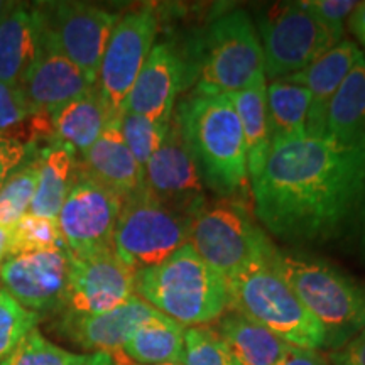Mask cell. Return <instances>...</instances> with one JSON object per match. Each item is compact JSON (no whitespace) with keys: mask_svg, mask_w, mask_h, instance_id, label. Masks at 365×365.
Returning <instances> with one entry per match:
<instances>
[{"mask_svg":"<svg viewBox=\"0 0 365 365\" xmlns=\"http://www.w3.org/2000/svg\"><path fill=\"white\" fill-rule=\"evenodd\" d=\"M349 27L355 39L365 48V2H359L349 17Z\"/></svg>","mask_w":365,"mask_h":365,"instance_id":"40","label":"cell"},{"mask_svg":"<svg viewBox=\"0 0 365 365\" xmlns=\"http://www.w3.org/2000/svg\"><path fill=\"white\" fill-rule=\"evenodd\" d=\"M168 124H159L148 117L124 112L120 115V132L124 143L140 166H145L156 153L168 132Z\"/></svg>","mask_w":365,"mask_h":365,"instance_id":"33","label":"cell"},{"mask_svg":"<svg viewBox=\"0 0 365 365\" xmlns=\"http://www.w3.org/2000/svg\"><path fill=\"white\" fill-rule=\"evenodd\" d=\"M182 365H240L210 327H191L185 333Z\"/></svg>","mask_w":365,"mask_h":365,"instance_id":"34","label":"cell"},{"mask_svg":"<svg viewBox=\"0 0 365 365\" xmlns=\"http://www.w3.org/2000/svg\"><path fill=\"white\" fill-rule=\"evenodd\" d=\"M120 196L80 171L58 215L68 252L85 255L113 247V232L120 215Z\"/></svg>","mask_w":365,"mask_h":365,"instance_id":"12","label":"cell"},{"mask_svg":"<svg viewBox=\"0 0 365 365\" xmlns=\"http://www.w3.org/2000/svg\"><path fill=\"white\" fill-rule=\"evenodd\" d=\"M9 257L38 250L66 247L59 232L58 220L33 215L27 212L19 222L9 228Z\"/></svg>","mask_w":365,"mask_h":365,"instance_id":"30","label":"cell"},{"mask_svg":"<svg viewBox=\"0 0 365 365\" xmlns=\"http://www.w3.org/2000/svg\"><path fill=\"white\" fill-rule=\"evenodd\" d=\"M239 117L247 148L249 175L254 173L266 158L271 139L267 125V83L266 76L254 81L247 88L228 95Z\"/></svg>","mask_w":365,"mask_h":365,"instance_id":"28","label":"cell"},{"mask_svg":"<svg viewBox=\"0 0 365 365\" xmlns=\"http://www.w3.org/2000/svg\"><path fill=\"white\" fill-rule=\"evenodd\" d=\"M362 58L365 56L359 46L352 41L344 39L308 68L284 78L291 83L304 86L312 95L307 118V135L325 137L328 105L341 81Z\"/></svg>","mask_w":365,"mask_h":365,"instance_id":"19","label":"cell"},{"mask_svg":"<svg viewBox=\"0 0 365 365\" xmlns=\"http://www.w3.org/2000/svg\"><path fill=\"white\" fill-rule=\"evenodd\" d=\"M43 53V31L34 4L12 2L0 21V83L19 86Z\"/></svg>","mask_w":365,"mask_h":365,"instance_id":"21","label":"cell"},{"mask_svg":"<svg viewBox=\"0 0 365 365\" xmlns=\"http://www.w3.org/2000/svg\"><path fill=\"white\" fill-rule=\"evenodd\" d=\"M12 2H7V0H0V21L4 19V16H6L9 9H11Z\"/></svg>","mask_w":365,"mask_h":365,"instance_id":"43","label":"cell"},{"mask_svg":"<svg viewBox=\"0 0 365 365\" xmlns=\"http://www.w3.org/2000/svg\"><path fill=\"white\" fill-rule=\"evenodd\" d=\"M158 309L134 294L120 307L97 314L63 313L58 330L73 344L93 352H122L143 323L159 317Z\"/></svg>","mask_w":365,"mask_h":365,"instance_id":"17","label":"cell"},{"mask_svg":"<svg viewBox=\"0 0 365 365\" xmlns=\"http://www.w3.org/2000/svg\"><path fill=\"white\" fill-rule=\"evenodd\" d=\"M78 176V159L71 148L49 144L38 154V182L29 213L56 220Z\"/></svg>","mask_w":365,"mask_h":365,"instance_id":"23","label":"cell"},{"mask_svg":"<svg viewBox=\"0 0 365 365\" xmlns=\"http://www.w3.org/2000/svg\"><path fill=\"white\" fill-rule=\"evenodd\" d=\"M134 294L135 271L118 257L113 247L71 255L70 284L63 313H105L124 304Z\"/></svg>","mask_w":365,"mask_h":365,"instance_id":"13","label":"cell"},{"mask_svg":"<svg viewBox=\"0 0 365 365\" xmlns=\"http://www.w3.org/2000/svg\"><path fill=\"white\" fill-rule=\"evenodd\" d=\"M193 218L168 207L148 188L122 202L113 250L134 271L158 266L188 242Z\"/></svg>","mask_w":365,"mask_h":365,"instance_id":"8","label":"cell"},{"mask_svg":"<svg viewBox=\"0 0 365 365\" xmlns=\"http://www.w3.org/2000/svg\"><path fill=\"white\" fill-rule=\"evenodd\" d=\"M158 31L159 17L150 7L125 14L113 27L95 83L110 120L120 118L125 100L153 49Z\"/></svg>","mask_w":365,"mask_h":365,"instance_id":"11","label":"cell"},{"mask_svg":"<svg viewBox=\"0 0 365 365\" xmlns=\"http://www.w3.org/2000/svg\"><path fill=\"white\" fill-rule=\"evenodd\" d=\"M117 365H134V362H132V360L124 354V357L120 359V362H118Z\"/></svg>","mask_w":365,"mask_h":365,"instance_id":"44","label":"cell"},{"mask_svg":"<svg viewBox=\"0 0 365 365\" xmlns=\"http://www.w3.org/2000/svg\"><path fill=\"white\" fill-rule=\"evenodd\" d=\"M38 182V158L19 168L0 186V227L11 228L29 212Z\"/></svg>","mask_w":365,"mask_h":365,"instance_id":"31","label":"cell"},{"mask_svg":"<svg viewBox=\"0 0 365 365\" xmlns=\"http://www.w3.org/2000/svg\"><path fill=\"white\" fill-rule=\"evenodd\" d=\"M31 115L34 113L27 107L21 90L0 83V132H11Z\"/></svg>","mask_w":365,"mask_h":365,"instance_id":"36","label":"cell"},{"mask_svg":"<svg viewBox=\"0 0 365 365\" xmlns=\"http://www.w3.org/2000/svg\"><path fill=\"white\" fill-rule=\"evenodd\" d=\"M134 365H137V364H134ZM164 365H182V364H164Z\"/></svg>","mask_w":365,"mask_h":365,"instance_id":"45","label":"cell"},{"mask_svg":"<svg viewBox=\"0 0 365 365\" xmlns=\"http://www.w3.org/2000/svg\"><path fill=\"white\" fill-rule=\"evenodd\" d=\"M277 365H330V362L318 350L287 345L286 352Z\"/></svg>","mask_w":365,"mask_h":365,"instance_id":"39","label":"cell"},{"mask_svg":"<svg viewBox=\"0 0 365 365\" xmlns=\"http://www.w3.org/2000/svg\"><path fill=\"white\" fill-rule=\"evenodd\" d=\"M255 217L287 242H325L360 210L365 193V143L327 137L271 144L249 175Z\"/></svg>","mask_w":365,"mask_h":365,"instance_id":"1","label":"cell"},{"mask_svg":"<svg viewBox=\"0 0 365 365\" xmlns=\"http://www.w3.org/2000/svg\"><path fill=\"white\" fill-rule=\"evenodd\" d=\"M49 118L53 127V144L68 145L80 156L97 143L110 120L95 86L49 113Z\"/></svg>","mask_w":365,"mask_h":365,"instance_id":"24","label":"cell"},{"mask_svg":"<svg viewBox=\"0 0 365 365\" xmlns=\"http://www.w3.org/2000/svg\"><path fill=\"white\" fill-rule=\"evenodd\" d=\"M144 186L168 207L191 218L207 203L205 185L173 113L164 140L144 166Z\"/></svg>","mask_w":365,"mask_h":365,"instance_id":"15","label":"cell"},{"mask_svg":"<svg viewBox=\"0 0 365 365\" xmlns=\"http://www.w3.org/2000/svg\"><path fill=\"white\" fill-rule=\"evenodd\" d=\"M331 365H365V328L328 357Z\"/></svg>","mask_w":365,"mask_h":365,"instance_id":"38","label":"cell"},{"mask_svg":"<svg viewBox=\"0 0 365 365\" xmlns=\"http://www.w3.org/2000/svg\"><path fill=\"white\" fill-rule=\"evenodd\" d=\"M70 272L68 249L54 247L6 259L0 281L22 307L41 317V313L65 309Z\"/></svg>","mask_w":365,"mask_h":365,"instance_id":"14","label":"cell"},{"mask_svg":"<svg viewBox=\"0 0 365 365\" xmlns=\"http://www.w3.org/2000/svg\"><path fill=\"white\" fill-rule=\"evenodd\" d=\"M185 80L186 63L180 51L166 41L154 44L125 100L122 113H137L159 124H168Z\"/></svg>","mask_w":365,"mask_h":365,"instance_id":"16","label":"cell"},{"mask_svg":"<svg viewBox=\"0 0 365 365\" xmlns=\"http://www.w3.org/2000/svg\"><path fill=\"white\" fill-rule=\"evenodd\" d=\"M266 76L257 29L247 12L230 11L208 27L196 95H230Z\"/></svg>","mask_w":365,"mask_h":365,"instance_id":"7","label":"cell"},{"mask_svg":"<svg viewBox=\"0 0 365 365\" xmlns=\"http://www.w3.org/2000/svg\"><path fill=\"white\" fill-rule=\"evenodd\" d=\"M359 250L360 255L365 259V193L359 210Z\"/></svg>","mask_w":365,"mask_h":365,"instance_id":"41","label":"cell"},{"mask_svg":"<svg viewBox=\"0 0 365 365\" xmlns=\"http://www.w3.org/2000/svg\"><path fill=\"white\" fill-rule=\"evenodd\" d=\"M312 95L304 86L287 80L267 85V125L271 144L307 135V118Z\"/></svg>","mask_w":365,"mask_h":365,"instance_id":"27","label":"cell"},{"mask_svg":"<svg viewBox=\"0 0 365 365\" xmlns=\"http://www.w3.org/2000/svg\"><path fill=\"white\" fill-rule=\"evenodd\" d=\"M173 113L203 185L222 198L232 200L247 188V148L228 95L195 93Z\"/></svg>","mask_w":365,"mask_h":365,"instance_id":"2","label":"cell"},{"mask_svg":"<svg viewBox=\"0 0 365 365\" xmlns=\"http://www.w3.org/2000/svg\"><path fill=\"white\" fill-rule=\"evenodd\" d=\"M29 148L14 132H0V186L24 164Z\"/></svg>","mask_w":365,"mask_h":365,"instance_id":"37","label":"cell"},{"mask_svg":"<svg viewBox=\"0 0 365 365\" xmlns=\"http://www.w3.org/2000/svg\"><path fill=\"white\" fill-rule=\"evenodd\" d=\"M272 266L325 331L323 349L336 350L365 328V284L322 259L276 250Z\"/></svg>","mask_w":365,"mask_h":365,"instance_id":"4","label":"cell"},{"mask_svg":"<svg viewBox=\"0 0 365 365\" xmlns=\"http://www.w3.org/2000/svg\"><path fill=\"white\" fill-rule=\"evenodd\" d=\"M135 294L180 325L207 327L230 309V287L186 242L158 266L135 272Z\"/></svg>","mask_w":365,"mask_h":365,"instance_id":"3","label":"cell"},{"mask_svg":"<svg viewBox=\"0 0 365 365\" xmlns=\"http://www.w3.org/2000/svg\"><path fill=\"white\" fill-rule=\"evenodd\" d=\"M122 352L75 354L49 341L39 330L29 331L0 365H117Z\"/></svg>","mask_w":365,"mask_h":365,"instance_id":"29","label":"cell"},{"mask_svg":"<svg viewBox=\"0 0 365 365\" xmlns=\"http://www.w3.org/2000/svg\"><path fill=\"white\" fill-rule=\"evenodd\" d=\"M9 228L6 227H0V267H2V264L6 262L7 259V254H9Z\"/></svg>","mask_w":365,"mask_h":365,"instance_id":"42","label":"cell"},{"mask_svg":"<svg viewBox=\"0 0 365 365\" xmlns=\"http://www.w3.org/2000/svg\"><path fill=\"white\" fill-rule=\"evenodd\" d=\"M70 59L44 51L29 68L17 88L33 113H51L93 88Z\"/></svg>","mask_w":365,"mask_h":365,"instance_id":"20","label":"cell"},{"mask_svg":"<svg viewBox=\"0 0 365 365\" xmlns=\"http://www.w3.org/2000/svg\"><path fill=\"white\" fill-rule=\"evenodd\" d=\"M186 327L159 314L134 331L124 346V354L137 365L182 364Z\"/></svg>","mask_w":365,"mask_h":365,"instance_id":"26","label":"cell"},{"mask_svg":"<svg viewBox=\"0 0 365 365\" xmlns=\"http://www.w3.org/2000/svg\"><path fill=\"white\" fill-rule=\"evenodd\" d=\"M257 27L264 73L272 81L296 75L341 43L303 2H282L269 7Z\"/></svg>","mask_w":365,"mask_h":365,"instance_id":"9","label":"cell"},{"mask_svg":"<svg viewBox=\"0 0 365 365\" xmlns=\"http://www.w3.org/2000/svg\"><path fill=\"white\" fill-rule=\"evenodd\" d=\"M327 139L352 145L365 143V58L350 70L327 110Z\"/></svg>","mask_w":365,"mask_h":365,"instance_id":"25","label":"cell"},{"mask_svg":"<svg viewBox=\"0 0 365 365\" xmlns=\"http://www.w3.org/2000/svg\"><path fill=\"white\" fill-rule=\"evenodd\" d=\"M230 309L259 323L286 344L318 350L325 331L271 262L259 264L228 281Z\"/></svg>","mask_w":365,"mask_h":365,"instance_id":"5","label":"cell"},{"mask_svg":"<svg viewBox=\"0 0 365 365\" xmlns=\"http://www.w3.org/2000/svg\"><path fill=\"white\" fill-rule=\"evenodd\" d=\"M304 7L339 41H344L345 21L357 7L354 0H303Z\"/></svg>","mask_w":365,"mask_h":365,"instance_id":"35","label":"cell"},{"mask_svg":"<svg viewBox=\"0 0 365 365\" xmlns=\"http://www.w3.org/2000/svg\"><path fill=\"white\" fill-rule=\"evenodd\" d=\"M43 31L44 51L70 59L91 85L97 83L102 58L118 17L85 2L34 4Z\"/></svg>","mask_w":365,"mask_h":365,"instance_id":"10","label":"cell"},{"mask_svg":"<svg viewBox=\"0 0 365 365\" xmlns=\"http://www.w3.org/2000/svg\"><path fill=\"white\" fill-rule=\"evenodd\" d=\"M188 244L227 281L271 262L277 250L244 205L232 198L203 205L191 222Z\"/></svg>","mask_w":365,"mask_h":365,"instance_id":"6","label":"cell"},{"mask_svg":"<svg viewBox=\"0 0 365 365\" xmlns=\"http://www.w3.org/2000/svg\"><path fill=\"white\" fill-rule=\"evenodd\" d=\"M80 158V171L122 200L144 188V168L135 161L124 143L120 118L108 120L97 143Z\"/></svg>","mask_w":365,"mask_h":365,"instance_id":"18","label":"cell"},{"mask_svg":"<svg viewBox=\"0 0 365 365\" xmlns=\"http://www.w3.org/2000/svg\"><path fill=\"white\" fill-rule=\"evenodd\" d=\"M210 328L240 365H277L289 345L235 309L223 313Z\"/></svg>","mask_w":365,"mask_h":365,"instance_id":"22","label":"cell"},{"mask_svg":"<svg viewBox=\"0 0 365 365\" xmlns=\"http://www.w3.org/2000/svg\"><path fill=\"white\" fill-rule=\"evenodd\" d=\"M41 317L29 312L0 284V362L16 349L29 331L36 330Z\"/></svg>","mask_w":365,"mask_h":365,"instance_id":"32","label":"cell"}]
</instances>
